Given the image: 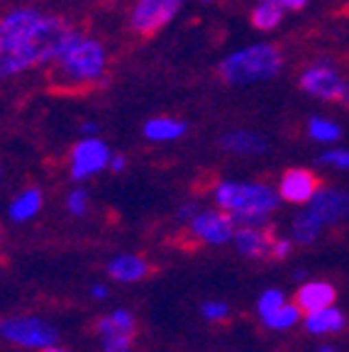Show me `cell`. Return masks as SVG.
<instances>
[{
	"label": "cell",
	"mask_w": 349,
	"mask_h": 352,
	"mask_svg": "<svg viewBox=\"0 0 349 352\" xmlns=\"http://www.w3.org/2000/svg\"><path fill=\"white\" fill-rule=\"evenodd\" d=\"M317 352H335V350H333V347H320Z\"/></svg>",
	"instance_id": "cell-39"
},
{
	"label": "cell",
	"mask_w": 349,
	"mask_h": 352,
	"mask_svg": "<svg viewBox=\"0 0 349 352\" xmlns=\"http://www.w3.org/2000/svg\"><path fill=\"white\" fill-rule=\"evenodd\" d=\"M39 352H66V350H61V347H56V345H47V347H42Z\"/></svg>",
	"instance_id": "cell-37"
},
{
	"label": "cell",
	"mask_w": 349,
	"mask_h": 352,
	"mask_svg": "<svg viewBox=\"0 0 349 352\" xmlns=\"http://www.w3.org/2000/svg\"><path fill=\"white\" fill-rule=\"evenodd\" d=\"M66 208L71 215H86L88 210V193L83 188H76V191L69 193V201H66Z\"/></svg>",
	"instance_id": "cell-29"
},
{
	"label": "cell",
	"mask_w": 349,
	"mask_h": 352,
	"mask_svg": "<svg viewBox=\"0 0 349 352\" xmlns=\"http://www.w3.org/2000/svg\"><path fill=\"white\" fill-rule=\"evenodd\" d=\"M311 213L317 215L322 226H337L349 218V193L339 188H320L311 198Z\"/></svg>",
	"instance_id": "cell-11"
},
{
	"label": "cell",
	"mask_w": 349,
	"mask_h": 352,
	"mask_svg": "<svg viewBox=\"0 0 349 352\" xmlns=\"http://www.w3.org/2000/svg\"><path fill=\"white\" fill-rule=\"evenodd\" d=\"M0 176H3V174H0Z\"/></svg>",
	"instance_id": "cell-40"
},
{
	"label": "cell",
	"mask_w": 349,
	"mask_h": 352,
	"mask_svg": "<svg viewBox=\"0 0 349 352\" xmlns=\"http://www.w3.org/2000/svg\"><path fill=\"white\" fill-rule=\"evenodd\" d=\"M284 303H286L284 292H278V289H269V292H264L262 298H259V314H262V318H269V316L276 314Z\"/></svg>",
	"instance_id": "cell-26"
},
{
	"label": "cell",
	"mask_w": 349,
	"mask_h": 352,
	"mask_svg": "<svg viewBox=\"0 0 349 352\" xmlns=\"http://www.w3.org/2000/svg\"><path fill=\"white\" fill-rule=\"evenodd\" d=\"M308 132H311V138L317 140V142H335L342 135V130L333 120H322V118H313L311 125H308Z\"/></svg>",
	"instance_id": "cell-25"
},
{
	"label": "cell",
	"mask_w": 349,
	"mask_h": 352,
	"mask_svg": "<svg viewBox=\"0 0 349 352\" xmlns=\"http://www.w3.org/2000/svg\"><path fill=\"white\" fill-rule=\"evenodd\" d=\"M183 0H139L132 10L130 25L142 39H152L169 25Z\"/></svg>",
	"instance_id": "cell-6"
},
{
	"label": "cell",
	"mask_w": 349,
	"mask_h": 352,
	"mask_svg": "<svg viewBox=\"0 0 349 352\" xmlns=\"http://www.w3.org/2000/svg\"><path fill=\"white\" fill-rule=\"evenodd\" d=\"M91 296H95V298H108V289H105V286H93V289H91Z\"/></svg>",
	"instance_id": "cell-36"
},
{
	"label": "cell",
	"mask_w": 349,
	"mask_h": 352,
	"mask_svg": "<svg viewBox=\"0 0 349 352\" xmlns=\"http://www.w3.org/2000/svg\"><path fill=\"white\" fill-rule=\"evenodd\" d=\"M291 250H293L291 240H286V237H276L273 245H271V257L273 259H286L291 254Z\"/></svg>",
	"instance_id": "cell-31"
},
{
	"label": "cell",
	"mask_w": 349,
	"mask_h": 352,
	"mask_svg": "<svg viewBox=\"0 0 349 352\" xmlns=\"http://www.w3.org/2000/svg\"><path fill=\"white\" fill-rule=\"evenodd\" d=\"M105 69V50L95 39H78L71 50L56 59L52 72L47 74L52 94L59 96H81L103 86Z\"/></svg>",
	"instance_id": "cell-1"
},
{
	"label": "cell",
	"mask_w": 349,
	"mask_h": 352,
	"mask_svg": "<svg viewBox=\"0 0 349 352\" xmlns=\"http://www.w3.org/2000/svg\"><path fill=\"white\" fill-rule=\"evenodd\" d=\"M344 323H347V318H344L342 311L328 306V308H320V311L308 314L306 330L308 333H315V336H322V333H339V330L344 328Z\"/></svg>",
	"instance_id": "cell-16"
},
{
	"label": "cell",
	"mask_w": 349,
	"mask_h": 352,
	"mask_svg": "<svg viewBox=\"0 0 349 352\" xmlns=\"http://www.w3.org/2000/svg\"><path fill=\"white\" fill-rule=\"evenodd\" d=\"M232 232H235V220L227 210L196 213L191 218V228H188V235L198 237L207 245H223V242L232 240Z\"/></svg>",
	"instance_id": "cell-7"
},
{
	"label": "cell",
	"mask_w": 349,
	"mask_h": 352,
	"mask_svg": "<svg viewBox=\"0 0 349 352\" xmlns=\"http://www.w3.org/2000/svg\"><path fill=\"white\" fill-rule=\"evenodd\" d=\"M337 103H342L344 108L349 110V81H344V88H342V96H339Z\"/></svg>",
	"instance_id": "cell-35"
},
{
	"label": "cell",
	"mask_w": 349,
	"mask_h": 352,
	"mask_svg": "<svg viewBox=\"0 0 349 352\" xmlns=\"http://www.w3.org/2000/svg\"><path fill=\"white\" fill-rule=\"evenodd\" d=\"M0 336L5 340L15 342L22 347H47L56 345L59 333L56 328H52L47 320L34 318V316H15V318H5L0 323Z\"/></svg>",
	"instance_id": "cell-5"
},
{
	"label": "cell",
	"mask_w": 349,
	"mask_h": 352,
	"mask_svg": "<svg viewBox=\"0 0 349 352\" xmlns=\"http://www.w3.org/2000/svg\"><path fill=\"white\" fill-rule=\"evenodd\" d=\"M337 298V292H335L333 284H325V281H311V284L300 286L295 292V306L306 314H313V311H320V308L333 306V301Z\"/></svg>",
	"instance_id": "cell-13"
},
{
	"label": "cell",
	"mask_w": 349,
	"mask_h": 352,
	"mask_svg": "<svg viewBox=\"0 0 349 352\" xmlns=\"http://www.w3.org/2000/svg\"><path fill=\"white\" fill-rule=\"evenodd\" d=\"M276 240V230L269 226L262 228H251V226H242L235 232V245L245 257L249 259H264L271 257V245Z\"/></svg>",
	"instance_id": "cell-12"
},
{
	"label": "cell",
	"mask_w": 349,
	"mask_h": 352,
	"mask_svg": "<svg viewBox=\"0 0 349 352\" xmlns=\"http://www.w3.org/2000/svg\"><path fill=\"white\" fill-rule=\"evenodd\" d=\"M95 130H98V125H93V122L91 125H83V132H95Z\"/></svg>",
	"instance_id": "cell-38"
},
{
	"label": "cell",
	"mask_w": 349,
	"mask_h": 352,
	"mask_svg": "<svg viewBox=\"0 0 349 352\" xmlns=\"http://www.w3.org/2000/svg\"><path fill=\"white\" fill-rule=\"evenodd\" d=\"M229 316V306L223 301H207L203 306V318L210 320V323H218V320H225Z\"/></svg>",
	"instance_id": "cell-28"
},
{
	"label": "cell",
	"mask_w": 349,
	"mask_h": 352,
	"mask_svg": "<svg viewBox=\"0 0 349 352\" xmlns=\"http://www.w3.org/2000/svg\"><path fill=\"white\" fill-rule=\"evenodd\" d=\"M39 20H42V15H39L37 10H17V12H12V15H8L5 20L0 22V39L22 44L25 39L30 37V32L37 28Z\"/></svg>",
	"instance_id": "cell-14"
},
{
	"label": "cell",
	"mask_w": 349,
	"mask_h": 352,
	"mask_svg": "<svg viewBox=\"0 0 349 352\" xmlns=\"http://www.w3.org/2000/svg\"><path fill=\"white\" fill-rule=\"evenodd\" d=\"M185 132V122L174 120V118H152L144 125V135L149 140H157V142H164V140H176Z\"/></svg>",
	"instance_id": "cell-20"
},
{
	"label": "cell",
	"mask_w": 349,
	"mask_h": 352,
	"mask_svg": "<svg viewBox=\"0 0 349 352\" xmlns=\"http://www.w3.org/2000/svg\"><path fill=\"white\" fill-rule=\"evenodd\" d=\"M215 201L223 210H227L235 226H267L269 215L276 210L278 196L264 184H237L223 182L215 188Z\"/></svg>",
	"instance_id": "cell-2"
},
{
	"label": "cell",
	"mask_w": 349,
	"mask_h": 352,
	"mask_svg": "<svg viewBox=\"0 0 349 352\" xmlns=\"http://www.w3.org/2000/svg\"><path fill=\"white\" fill-rule=\"evenodd\" d=\"M42 208V191L39 188H27V191L17 196L10 206V218L15 223H25L32 215H37V210Z\"/></svg>",
	"instance_id": "cell-21"
},
{
	"label": "cell",
	"mask_w": 349,
	"mask_h": 352,
	"mask_svg": "<svg viewBox=\"0 0 349 352\" xmlns=\"http://www.w3.org/2000/svg\"><path fill=\"white\" fill-rule=\"evenodd\" d=\"M25 69H32V66H30L27 56H25L22 44L0 39V78L20 74V72H25Z\"/></svg>",
	"instance_id": "cell-19"
},
{
	"label": "cell",
	"mask_w": 349,
	"mask_h": 352,
	"mask_svg": "<svg viewBox=\"0 0 349 352\" xmlns=\"http://www.w3.org/2000/svg\"><path fill=\"white\" fill-rule=\"evenodd\" d=\"M193 215H196V206H183V208L179 210L181 220H188V218H193Z\"/></svg>",
	"instance_id": "cell-34"
},
{
	"label": "cell",
	"mask_w": 349,
	"mask_h": 352,
	"mask_svg": "<svg viewBox=\"0 0 349 352\" xmlns=\"http://www.w3.org/2000/svg\"><path fill=\"white\" fill-rule=\"evenodd\" d=\"M320 230H322V223L311 210H308V213H300L298 218L293 220V237L300 245H313V242L317 240V235H320Z\"/></svg>",
	"instance_id": "cell-23"
},
{
	"label": "cell",
	"mask_w": 349,
	"mask_h": 352,
	"mask_svg": "<svg viewBox=\"0 0 349 352\" xmlns=\"http://www.w3.org/2000/svg\"><path fill=\"white\" fill-rule=\"evenodd\" d=\"M95 330H98L100 338L103 336H135L137 320L130 311L117 308V311H113V314L103 316V318L98 320V325H95Z\"/></svg>",
	"instance_id": "cell-17"
},
{
	"label": "cell",
	"mask_w": 349,
	"mask_h": 352,
	"mask_svg": "<svg viewBox=\"0 0 349 352\" xmlns=\"http://www.w3.org/2000/svg\"><path fill=\"white\" fill-rule=\"evenodd\" d=\"M105 164H110V152L105 142L95 138H88L78 142L71 152V176L76 182H83L91 174L100 171Z\"/></svg>",
	"instance_id": "cell-8"
},
{
	"label": "cell",
	"mask_w": 349,
	"mask_h": 352,
	"mask_svg": "<svg viewBox=\"0 0 349 352\" xmlns=\"http://www.w3.org/2000/svg\"><path fill=\"white\" fill-rule=\"evenodd\" d=\"M81 39V34L64 20V17H44L37 22V28L22 42V50L27 56L30 66L56 61L64 52H69Z\"/></svg>",
	"instance_id": "cell-4"
},
{
	"label": "cell",
	"mask_w": 349,
	"mask_h": 352,
	"mask_svg": "<svg viewBox=\"0 0 349 352\" xmlns=\"http://www.w3.org/2000/svg\"><path fill=\"white\" fill-rule=\"evenodd\" d=\"M300 88H303L306 94L315 96V98L339 100L342 88H344V78L335 72L333 66L315 64V66H311L303 76H300Z\"/></svg>",
	"instance_id": "cell-9"
},
{
	"label": "cell",
	"mask_w": 349,
	"mask_h": 352,
	"mask_svg": "<svg viewBox=\"0 0 349 352\" xmlns=\"http://www.w3.org/2000/svg\"><path fill=\"white\" fill-rule=\"evenodd\" d=\"M281 20H284V8L271 3V0H264V3H259V6L251 10V25L257 30H264V32L278 28Z\"/></svg>",
	"instance_id": "cell-22"
},
{
	"label": "cell",
	"mask_w": 349,
	"mask_h": 352,
	"mask_svg": "<svg viewBox=\"0 0 349 352\" xmlns=\"http://www.w3.org/2000/svg\"><path fill=\"white\" fill-rule=\"evenodd\" d=\"M322 188V179L311 169H289L281 176L278 193L289 204H306Z\"/></svg>",
	"instance_id": "cell-10"
},
{
	"label": "cell",
	"mask_w": 349,
	"mask_h": 352,
	"mask_svg": "<svg viewBox=\"0 0 349 352\" xmlns=\"http://www.w3.org/2000/svg\"><path fill=\"white\" fill-rule=\"evenodd\" d=\"M281 66H284V52L276 44H254L220 61L218 76L229 86H247L276 76Z\"/></svg>",
	"instance_id": "cell-3"
},
{
	"label": "cell",
	"mask_w": 349,
	"mask_h": 352,
	"mask_svg": "<svg viewBox=\"0 0 349 352\" xmlns=\"http://www.w3.org/2000/svg\"><path fill=\"white\" fill-rule=\"evenodd\" d=\"M110 166H113V171H122L125 169V157H122V154H115L113 160H110Z\"/></svg>",
	"instance_id": "cell-33"
},
{
	"label": "cell",
	"mask_w": 349,
	"mask_h": 352,
	"mask_svg": "<svg viewBox=\"0 0 349 352\" xmlns=\"http://www.w3.org/2000/svg\"><path fill=\"white\" fill-rule=\"evenodd\" d=\"M220 147L232 154H262L267 149V140L257 132H229L220 140Z\"/></svg>",
	"instance_id": "cell-18"
},
{
	"label": "cell",
	"mask_w": 349,
	"mask_h": 352,
	"mask_svg": "<svg viewBox=\"0 0 349 352\" xmlns=\"http://www.w3.org/2000/svg\"><path fill=\"white\" fill-rule=\"evenodd\" d=\"M298 318H300V308L295 306V303H284L276 314L264 318V323H267V328H271V330H286V328H291V325L298 323Z\"/></svg>",
	"instance_id": "cell-24"
},
{
	"label": "cell",
	"mask_w": 349,
	"mask_h": 352,
	"mask_svg": "<svg viewBox=\"0 0 349 352\" xmlns=\"http://www.w3.org/2000/svg\"><path fill=\"white\" fill-rule=\"evenodd\" d=\"M149 272H152V267L139 254H117L108 262V274L115 281H125V284L144 279Z\"/></svg>",
	"instance_id": "cell-15"
},
{
	"label": "cell",
	"mask_w": 349,
	"mask_h": 352,
	"mask_svg": "<svg viewBox=\"0 0 349 352\" xmlns=\"http://www.w3.org/2000/svg\"><path fill=\"white\" fill-rule=\"evenodd\" d=\"M322 164L337 166V169H349V152L347 149H333V152L320 154Z\"/></svg>",
	"instance_id": "cell-30"
},
{
	"label": "cell",
	"mask_w": 349,
	"mask_h": 352,
	"mask_svg": "<svg viewBox=\"0 0 349 352\" xmlns=\"http://www.w3.org/2000/svg\"><path fill=\"white\" fill-rule=\"evenodd\" d=\"M135 336H103V352H132Z\"/></svg>",
	"instance_id": "cell-27"
},
{
	"label": "cell",
	"mask_w": 349,
	"mask_h": 352,
	"mask_svg": "<svg viewBox=\"0 0 349 352\" xmlns=\"http://www.w3.org/2000/svg\"><path fill=\"white\" fill-rule=\"evenodd\" d=\"M271 3H276V6H281V8H286V10H303L308 0H271Z\"/></svg>",
	"instance_id": "cell-32"
}]
</instances>
